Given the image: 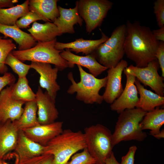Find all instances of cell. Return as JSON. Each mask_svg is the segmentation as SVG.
<instances>
[{
    "instance_id": "cell-1",
    "label": "cell",
    "mask_w": 164,
    "mask_h": 164,
    "mask_svg": "<svg viewBox=\"0 0 164 164\" xmlns=\"http://www.w3.org/2000/svg\"><path fill=\"white\" fill-rule=\"evenodd\" d=\"M125 24V54L136 66L145 67L156 59L155 54L160 41L155 39L149 27L141 25L138 21L128 20Z\"/></svg>"
},
{
    "instance_id": "cell-2",
    "label": "cell",
    "mask_w": 164,
    "mask_h": 164,
    "mask_svg": "<svg viewBox=\"0 0 164 164\" xmlns=\"http://www.w3.org/2000/svg\"><path fill=\"white\" fill-rule=\"evenodd\" d=\"M45 146L44 154L52 155L53 164H67L73 155L86 148V144L84 133L67 129L63 130Z\"/></svg>"
},
{
    "instance_id": "cell-3",
    "label": "cell",
    "mask_w": 164,
    "mask_h": 164,
    "mask_svg": "<svg viewBox=\"0 0 164 164\" xmlns=\"http://www.w3.org/2000/svg\"><path fill=\"white\" fill-rule=\"evenodd\" d=\"M147 112L139 108L126 109L119 114L112 134L114 146L122 141H144L147 136L140 123Z\"/></svg>"
},
{
    "instance_id": "cell-4",
    "label": "cell",
    "mask_w": 164,
    "mask_h": 164,
    "mask_svg": "<svg viewBox=\"0 0 164 164\" xmlns=\"http://www.w3.org/2000/svg\"><path fill=\"white\" fill-rule=\"evenodd\" d=\"M77 66L80 80L77 83L74 80L73 73L70 72L67 77L71 84L67 91V93L73 94L76 93V98L86 104H101L104 100L102 96L100 95L99 92L102 88L106 86L107 77L97 78L86 72L81 66L77 65Z\"/></svg>"
},
{
    "instance_id": "cell-5",
    "label": "cell",
    "mask_w": 164,
    "mask_h": 164,
    "mask_svg": "<svg viewBox=\"0 0 164 164\" xmlns=\"http://www.w3.org/2000/svg\"><path fill=\"white\" fill-rule=\"evenodd\" d=\"M125 24L118 26L113 30L110 37L91 54L101 64L108 69L115 67L125 54Z\"/></svg>"
},
{
    "instance_id": "cell-6",
    "label": "cell",
    "mask_w": 164,
    "mask_h": 164,
    "mask_svg": "<svg viewBox=\"0 0 164 164\" xmlns=\"http://www.w3.org/2000/svg\"><path fill=\"white\" fill-rule=\"evenodd\" d=\"M56 39L49 42H38L33 47L23 50H14L12 54L21 61H30L53 64L59 70L71 68L69 63L60 55L62 51L55 47Z\"/></svg>"
},
{
    "instance_id": "cell-7",
    "label": "cell",
    "mask_w": 164,
    "mask_h": 164,
    "mask_svg": "<svg viewBox=\"0 0 164 164\" xmlns=\"http://www.w3.org/2000/svg\"><path fill=\"white\" fill-rule=\"evenodd\" d=\"M84 131L86 148L96 160V164H105L114 147L111 131L100 124L86 127Z\"/></svg>"
},
{
    "instance_id": "cell-8",
    "label": "cell",
    "mask_w": 164,
    "mask_h": 164,
    "mask_svg": "<svg viewBox=\"0 0 164 164\" xmlns=\"http://www.w3.org/2000/svg\"><path fill=\"white\" fill-rule=\"evenodd\" d=\"M76 2L79 15L84 21L89 34L101 26L113 5L108 0H79Z\"/></svg>"
},
{
    "instance_id": "cell-9",
    "label": "cell",
    "mask_w": 164,
    "mask_h": 164,
    "mask_svg": "<svg viewBox=\"0 0 164 164\" xmlns=\"http://www.w3.org/2000/svg\"><path fill=\"white\" fill-rule=\"evenodd\" d=\"M159 67L158 61L156 59L149 62L145 67H139L131 64L125 69L145 86H148L155 93L164 97V78L158 73Z\"/></svg>"
},
{
    "instance_id": "cell-10",
    "label": "cell",
    "mask_w": 164,
    "mask_h": 164,
    "mask_svg": "<svg viewBox=\"0 0 164 164\" xmlns=\"http://www.w3.org/2000/svg\"><path fill=\"white\" fill-rule=\"evenodd\" d=\"M46 146L38 143L29 138L23 131L19 130L16 144L14 150V164H22L34 158L44 154Z\"/></svg>"
},
{
    "instance_id": "cell-11",
    "label": "cell",
    "mask_w": 164,
    "mask_h": 164,
    "mask_svg": "<svg viewBox=\"0 0 164 164\" xmlns=\"http://www.w3.org/2000/svg\"><path fill=\"white\" fill-rule=\"evenodd\" d=\"M127 66V61L122 60L115 67L108 69L105 89L102 95L107 103L112 104L123 92L122 73Z\"/></svg>"
},
{
    "instance_id": "cell-12",
    "label": "cell",
    "mask_w": 164,
    "mask_h": 164,
    "mask_svg": "<svg viewBox=\"0 0 164 164\" xmlns=\"http://www.w3.org/2000/svg\"><path fill=\"white\" fill-rule=\"evenodd\" d=\"M125 69L123 70L126 78L125 89L110 105L111 110L119 114L126 109L135 108L139 100L138 91L135 84L136 77L128 73Z\"/></svg>"
},
{
    "instance_id": "cell-13",
    "label": "cell",
    "mask_w": 164,
    "mask_h": 164,
    "mask_svg": "<svg viewBox=\"0 0 164 164\" xmlns=\"http://www.w3.org/2000/svg\"><path fill=\"white\" fill-rule=\"evenodd\" d=\"M13 84L3 89L0 93V123L17 120L23 112L22 106L26 103L15 100L12 97Z\"/></svg>"
},
{
    "instance_id": "cell-14",
    "label": "cell",
    "mask_w": 164,
    "mask_h": 164,
    "mask_svg": "<svg viewBox=\"0 0 164 164\" xmlns=\"http://www.w3.org/2000/svg\"><path fill=\"white\" fill-rule=\"evenodd\" d=\"M31 68L35 70L39 75L40 87L46 89L47 92L53 99H55L57 91L60 87L56 82L58 69L53 68L51 64L32 62Z\"/></svg>"
},
{
    "instance_id": "cell-15",
    "label": "cell",
    "mask_w": 164,
    "mask_h": 164,
    "mask_svg": "<svg viewBox=\"0 0 164 164\" xmlns=\"http://www.w3.org/2000/svg\"><path fill=\"white\" fill-rule=\"evenodd\" d=\"M36 94L39 123L45 125L55 122L59 114L55 105V99L52 98L46 91L43 92L40 86Z\"/></svg>"
},
{
    "instance_id": "cell-16",
    "label": "cell",
    "mask_w": 164,
    "mask_h": 164,
    "mask_svg": "<svg viewBox=\"0 0 164 164\" xmlns=\"http://www.w3.org/2000/svg\"><path fill=\"white\" fill-rule=\"evenodd\" d=\"M63 124V121H55L49 124H39L22 130L28 138L45 146L50 141L62 132Z\"/></svg>"
},
{
    "instance_id": "cell-17",
    "label": "cell",
    "mask_w": 164,
    "mask_h": 164,
    "mask_svg": "<svg viewBox=\"0 0 164 164\" xmlns=\"http://www.w3.org/2000/svg\"><path fill=\"white\" fill-rule=\"evenodd\" d=\"M58 8L59 16L53 22L56 26L61 35L66 33H74L73 26L75 24L82 26L83 20L79 15L76 2L73 8L66 9L60 6H58Z\"/></svg>"
},
{
    "instance_id": "cell-18",
    "label": "cell",
    "mask_w": 164,
    "mask_h": 164,
    "mask_svg": "<svg viewBox=\"0 0 164 164\" xmlns=\"http://www.w3.org/2000/svg\"><path fill=\"white\" fill-rule=\"evenodd\" d=\"M60 54L69 63L71 68L73 67L75 64L84 67L96 77L108 69L101 64L91 54L85 56H79L72 53L69 49H66L62 50Z\"/></svg>"
},
{
    "instance_id": "cell-19",
    "label": "cell",
    "mask_w": 164,
    "mask_h": 164,
    "mask_svg": "<svg viewBox=\"0 0 164 164\" xmlns=\"http://www.w3.org/2000/svg\"><path fill=\"white\" fill-rule=\"evenodd\" d=\"M101 37L96 40L84 39L83 38L76 39L73 42L63 43L56 42L55 48L59 50L68 49L70 51L77 54L82 53L86 55L91 54L102 43L106 41L108 37L101 31Z\"/></svg>"
},
{
    "instance_id": "cell-20",
    "label": "cell",
    "mask_w": 164,
    "mask_h": 164,
    "mask_svg": "<svg viewBox=\"0 0 164 164\" xmlns=\"http://www.w3.org/2000/svg\"><path fill=\"white\" fill-rule=\"evenodd\" d=\"M19 131L10 120L0 123V159L5 160L9 153L14 149Z\"/></svg>"
},
{
    "instance_id": "cell-21",
    "label": "cell",
    "mask_w": 164,
    "mask_h": 164,
    "mask_svg": "<svg viewBox=\"0 0 164 164\" xmlns=\"http://www.w3.org/2000/svg\"><path fill=\"white\" fill-rule=\"evenodd\" d=\"M0 33L5 38L9 37L14 40L18 45L19 50L29 49L36 43L30 34L23 31L16 25L8 26L0 23Z\"/></svg>"
},
{
    "instance_id": "cell-22",
    "label": "cell",
    "mask_w": 164,
    "mask_h": 164,
    "mask_svg": "<svg viewBox=\"0 0 164 164\" xmlns=\"http://www.w3.org/2000/svg\"><path fill=\"white\" fill-rule=\"evenodd\" d=\"M135 84L140 96L136 108H141L148 112L164 105V97L145 88L136 79Z\"/></svg>"
},
{
    "instance_id": "cell-23",
    "label": "cell",
    "mask_w": 164,
    "mask_h": 164,
    "mask_svg": "<svg viewBox=\"0 0 164 164\" xmlns=\"http://www.w3.org/2000/svg\"><path fill=\"white\" fill-rule=\"evenodd\" d=\"M28 31L33 39L38 42L50 41L61 35L56 26L50 22L44 24L35 22Z\"/></svg>"
},
{
    "instance_id": "cell-24",
    "label": "cell",
    "mask_w": 164,
    "mask_h": 164,
    "mask_svg": "<svg viewBox=\"0 0 164 164\" xmlns=\"http://www.w3.org/2000/svg\"><path fill=\"white\" fill-rule=\"evenodd\" d=\"M57 0H30L29 2V11H34L46 19L53 22L59 16Z\"/></svg>"
},
{
    "instance_id": "cell-25",
    "label": "cell",
    "mask_w": 164,
    "mask_h": 164,
    "mask_svg": "<svg viewBox=\"0 0 164 164\" xmlns=\"http://www.w3.org/2000/svg\"><path fill=\"white\" fill-rule=\"evenodd\" d=\"M22 114L17 120L12 122L18 129L22 130L39 125L37 117V107L36 101L27 102Z\"/></svg>"
},
{
    "instance_id": "cell-26",
    "label": "cell",
    "mask_w": 164,
    "mask_h": 164,
    "mask_svg": "<svg viewBox=\"0 0 164 164\" xmlns=\"http://www.w3.org/2000/svg\"><path fill=\"white\" fill-rule=\"evenodd\" d=\"M164 124V109L160 107L148 112L140 123L142 130H151L150 134L154 136L160 131V128Z\"/></svg>"
},
{
    "instance_id": "cell-27",
    "label": "cell",
    "mask_w": 164,
    "mask_h": 164,
    "mask_svg": "<svg viewBox=\"0 0 164 164\" xmlns=\"http://www.w3.org/2000/svg\"><path fill=\"white\" fill-rule=\"evenodd\" d=\"M29 0H27L21 4L7 9H0V23L8 26L15 25L18 19L29 11Z\"/></svg>"
},
{
    "instance_id": "cell-28",
    "label": "cell",
    "mask_w": 164,
    "mask_h": 164,
    "mask_svg": "<svg viewBox=\"0 0 164 164\" xmlns=\"http://www.w3.org/2000/svg\"><path fill=\"white\" fill-rule=\"evenodd\" d=\"M11 95L13 99L25 103L36 101V94L29 86L26 77H19L17 82L12 85Z\"/></svg>"
},
{
    "instance_id": "cell-29",
    "label": "cell",
    "mask_w": 164,
    "mask_h": 164,
    "mask_svg": "<svg viewBox=\"0 0 164 164\" xmlns=\"http://www.w3.org/2000/svg\"><path fill=\"white\" fill-rule=\"evenodd\" d=\"M16 48V45L12 39L3 38L0 33V73L4 74L7 72L8 68L5 63L6 59Z\"/></svg>"
},
{
    "instance_id": "cell-30",
    "label": "cell",
    "mask_w": 164,
    "mask_h": 164,
    "mask_svg": "<svg viewBox=\"0 0 164 164\" xmlns=\"http://www.w3.org/2000/svg\"><path fill=\"white\" fill-rule=\"evenodd\" d=\"M5 64L9 66L19 78L26 77L29 70L31 68L30 65L22 63L10 53L7 56Z\"/></svg>"
},
{
    "instance_id": "cell-31",
    "label": "cell",
    "mask_w": 164,
    "mask_h": 164,
    "mask_svg": "<svg viewBox=\"0 0 164 164\" xmlns=\"http://www.w3.org/2000/svg\"><path fill=\"white\" fill-rule=\"evenodd\" d=\"M39 20L48 22L46 19L37 12L29 11L18 20L15 25L20 29L26 28L31 23Z\"/></svg>"
},
{
    "instance_id": "cell-32",
    "label": "cell",
    "mask_w": 164,
    "mask_h": 164,
    "mask_svg": "<svg viewBox=\"0 0 164 164\" xmlns=\"http://www.w3.org/2000/svg\"><path fill=\"white\" fill-rule=\"evenodd\" d=\"M96 160L90 154L87 148L80 152L76 153L67 164H96Z\"/></svg>"
},
{
    "instance_id": "cell-33",
    "label": "cell",
    "mask_w": 164,
    "mask_h": 164,
    "mask_svg": "<svg viewBox=\"0 0 164 164\" xmlns=\"http://www.w3.org/2000/svg\"><path fill=\"white\" fill-rule=\"evenodd\" d=\"M154 12L159 28L164 26V0H156L154 3Z\"/></svg>"
},
{
    "instance_id": "cell-34",
    "label": "cell",
    "mask_w": 164,
    "mask_h": 164,
    "mask_svg": "<svg viewBox=\"0 0 164 164\" xmlns=\"http://www.w3.org/2000/svg\"><path fill=\"white\" fill-rule=\"evenodd\" d=\"M53 156L43 154L27 161L22 164H53Z\"/></svg>"
},
{
    "instance_id": "cell-35",
    "label": "cell",
    "mask_w": 164,
    "mask_h": 164,
    "mask_svg": "<svg viewBox=\"0 0 164 164\" xmlns=\"http://www.w3.org/2000/svg\"><path fill=\"white\" fill-rule=\"evenodd\" d=\"M155 57L162 71V77H164V42L160 41L156 50Z\"/></svg>"
},
{
    "instance_id": "cell-36",
    "label": "cell",
    "mask_w": 164,
    "mask_h": 164,
    "mask_svg": "<svg viewBox=\"0 0 164 164\" xmlns=\"http://www.w3.org/2000/svg\"><path fill=\"white\" fill-rule=\"evenodd\" d=\"M15 78L14 75L9 72H6L2 76H0V93L3 88L15 84Z\"/></svg>"
},
{
    "instance_id": "cell-37",
    "label": "cell",
    "mask_w": 164,
    "mask_h": 164,
    "mask_svg": "<svg viewBox=\"0 0 164 164\" xmlns=\"http://www.w3.org/2000/svg\"><path fill=\"white\" fill-rule=\"evenodd\" d=\"M137 147L133 145L130 147L127 154L122 157L121 164H134L135 155Z\"/></svg>"
},
{
    "instance_id": "cell-38",
    "label": "cell",
    "mask_w": 164,
    "mask_h": 164,
    "mask_svg": "<svg viewBox=\"0 0 164 164\" xmlns=\"http://www.w3.org/2000/svg\"><path fill=\"white\" fill-rule=\"evenodd\" d=\"M152 33L156 40L164 42V26L157 29L152 30Z\"/></svg>"
},
{
    "instance_id": "cell-39",
    "label": "cell",
    "mask_w": 164,
    "mask_h": 164,
    "mask_svg": "<svg viewBox=\"0 0 164 164\" xmlns=\"http://www.w3.org/2000/svg\"><path fill=\"white\" fill-rule=\"evenodd\" d=\"M18 1L17 0H0V9L5 7H12Z\"/></svg>"
},
{
    "instance_id": "cell-40",
    "label": "cell",
    "mask_w": 164,
    "mask_h": 164,
    "mask_svg": "<svg viewBox=\"0 0 164 164\" xmlns=\"http://www.w3.org/2000/svg\"><path fill=\"white\" fill-rule=\"evenodd\" d=\"M105 164H121L115 158L114 153L112 152L111 154L106 159Z\"/></svg>"
},
{
    "instance_id": "cell-41",
    "label": "cell",
    "mask_w": 164,
    "mask_h": 164,
    "mask_svg": "<svg viewBox=\"0 0 164 164\" xmlns=\"http://www.w3.org/2000/svg\"><path fill=\"white\" fill-rule=\"evenodd\" d=\"M156 138L160 139L164 138V130L162 129L158 133L153 136Z\"/></svg>"
},
{
    "instance_id": "cell-42",
    "label": "cell",
    "mask_w": 164,
    "mask_h": 164,
    "mask_svg": "<svg viewBox=\"0 0 164 164\" xmlns=\"http://www.w3.org/2000/svg\"><path fill=\"white\" fill-rule=\"evenodd\" d=\"M0 164H9L4 159H0Z\"/></svg>"
}]
</instances>
